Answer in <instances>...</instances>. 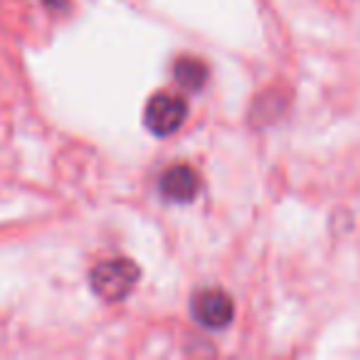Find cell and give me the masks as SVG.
<instances>
[{"mask_svg":"<svg viewBox=\"0 0 360 360\" xmlns=\"http://www.w3.org/2000/svg\"><path fill=\"white\" fill-rule=\"evenodd\" d=\"M141 276V269L126 257L119 259H106L99 262L94 269L89 271V284L99 299H104L106 304H119L126 296L134 291L136 281Z\"/></svg>","mask_w":360,"mask_h":360,"instance_id":"cell-1","label":"cell"},{"mask_svg":"<svg viewBox=\"0 0 360 360\" xmlns=\"http://www.w3.org/2000/svg\"><path fill=\"white\" fill-rule=\"evenodd\" d=\"M188 119V104L183 96H175L170 91L150 96L143 111L146 129L153 136H170L186 124Z\"/></svg>","mask_w":360,"mask_h":360,"instance_id":"cell-2","label":"cell"},{"mask_svg":"<svg viewBox=\"0 0 360 360\" xmlns=\"http://www.w3.org/2000/svg\"><path fill=\"white\" fill-rule=\"evenodd\" d=\"M193 319L205 328H225L235 319V301L222 289H202L193 296Z\"/></svg>","mask_w":360,"mask_h":360,"instance_id":"cell-3","label":"cell"},{"mask_svg":"<svg viewBox=\"0 0 360 360\" xmlns=\"http://www.w3.org/2000/svg\"><path fill=\"white\" fill-rule=\"evenodd\" d=\"M160 193L173 202H191L200 193V175L191 165H170L160 175Z\"/></svg>","mask_w":360,"mask_h":360,"instance_id":"cell-4","label":"cell"},{"mask_svg":"<svg viewBox=\"0 0 360 360\" xmlns=\"http://www.w3.org/2000/svg\"><path fill=\"white\" fill-rule=\"evenodd\" d=\"M207 77V65L202 60H195V57H178L173 65V79L180 89L186 91H198L205 86Z\"/></svg>","mask_w":360,"mask_h":360,"instance_id":"cell-5","label":"cell"},{"mask_svg":"<svg viewBox=\"0 0 360 360\" xmlns=\"http://www.w3.org/2000/svg\"><path fill=\"white\" fill-rule=\"evenodd\" d=\"M52 11H70V0H42Z\"/></svg>","mask_w":360,"mask_h":360,"instance_id":"cell-6","label":"cell"}]
</instances>
